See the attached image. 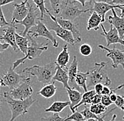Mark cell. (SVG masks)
I'll list each match as a JSON object with an SVG mask.
<instances>
[{"label":"cell","mask_w":124,"mask_h":121,"mask_svg":"<svg viewBox=\"0 0 124 121\" xmlns=\"http://www.w3.org/2000/svg\"><path fill=\"white\" fill-rule=\"evenodd\" d=\"M56 71V64L55 62H50L44 66L33 65L23 69V73L35 76L38 81L44 84H49L52 81V78Z\"/></svg>","instance_id":"cell-1"},{"label":"cell","mask_w":124,"mask_h":121,"mask_svg":"<svg viewBox=\"0 0 124 121\" xmlns=\"http://www.w3.org/2000/svg\"><path fill=\"white\" fill-rule=\"evenodd\" d=\"M1 95L2 96L3 100L8 104V107L11 112V117L8 121H14L18 116L25 115V114L28 113L30 107L36 101L32 98V97L23 101L16 100L9 95L8 92H4Z\"/></svg>","instance_id":"cell-2"},{"label":"cell","mask_w":124,"mask_h":121,"mask_svg":"<svg viewBox=\"0 0 124 121\" xmlns=\"http://www.w3.org/2000/svg\"><path fill=\"white\" fill-rule=\"evenodd\" d=\"M108 64V62H95L94 66L88 71L87 77V85L89 87H93L97 84H102L104 86H108L111 85V81L108 78V74L104 69L105 66Z\"/></svg>","instance_id":"cell-3"},{"label":"cell","mask_w":124,"mask_h":121,"mask_svg":"<svg viewBox=\"0 0 124 121\" xmlns=\"http://www.w3.org/2000/svg\"><path fill=\"white\" fill-rule=\"evenodd\" d=\"M27 36L28 37V40H29V45H28V48L27 53L25 55V57L17 59L13 63L12 69L14 70H15L19 65L24 64L25 60L26 59L32 60L39 57L42 53V52L46 51L48 49L49 44H38L34 38H31L29 35H27Z\"/></svg>","instance_id":"cell-4"},{"label":"cell","mask_w":124,"mask_h":121,"mask_svg":"<svg viewBox=\"0 0 124 121\" xmlns=\"http://www.w3.org/2000/svg\"><path fill=\"white\" fill-rule=\"evenodd\" d=\"M32 92L33 89L31 85V77H28L18 87L10 90L8 94L14 99L23 101L31 97Z\"/></svg>","instance_id":"cell-5"},{"label":"cell","mask_w":124,"mask_h":121,"mask_svg":"<svg viewBox=\"0 0 124 121\" xmlns=\"http://www.w3.org/2000/svg\"><path fill=\"white\" fill-rule=\"evenodd\" d=\"M28 13L25 17V18L21 22L14 23V24L17 23L24 26L25 29L22 32V34H21L23 37H26L28 35L31 28L36 26L37 21L38 19H39V17L38 16L39 14H40V13L38 12L39 10H38L37 7H34V6L30 4L29 2H28Z\"/></svg>","instance_id":"cell-6"},{"label":"cell","mask_w":124,"mask_h":121,"mask_svg":"<svg viewBox=\"0 0 124 121\" xmlns=\"http://www.w3.org/2000/svg\"><path fill=\"white\" fill-rule=\"evenodd\" d=\"M28 35H29L32 38L42 37L49 40L52 43L53 46L55 48H57L59 46V42L57 41V40L54 37V35L51 33V32L49 30V29L47 28L44 22L40 20L39 19H38L37 21L36 26L34 27V30L29 31Z\"/></svg>","instance_id":"cell-7"},{"label":"cell","mask_w":124,"mask_h":121,"mask_svg":"<svg viewBox=\"0 0 124 121\" xmlns=\"http://www.w3.org/2000/svg\"><path fill=\"white\" fill-rule=\"evenodd\" d=\"M25 79V76L16 73L12 68H9L3 76H1L0 83L1 86H7L10 90H13Z\"/></svg>","instance_id":"cell-8"},{"label":"cell","mask_w":124,"mask_h":121,"mask_svg":"<svg viewBox=\"0 0 124 121\" xmlns=\"http://www.w3.org/2000/svg\"><path fill=\"white\" fill-rule=\"evenodd\" d=\"M77 4H78V1H69L68 4L62 11L59 17L62 19L73 22L76 18L80 16L83 13L90 11V8L85 10L80 9L77 6Z\"/></svg>","instance_id":"cell-9"},{"label":"cell","mask_w":124,"mask_h":121,"mask_svg":"<svg viewBox=\"0 0 124 121\" xmlns=\"http://www.w3.org/2000/svg\"><path fill=\"white\" fill-rule=\"evenodd\" d=\"M46 14L48 15V16H49V18L53 21L56 22L60 27H62V28H63L64 30L69 31L73 34V37H74V38H75L77 43L81 41L82 39H81V36H80V32L78 28L77 25H76L72 21L66 20L62 19L59 17L54 16L50 13V11L48 9H46Z\"/></svg>","instance_id":"cell-10"},{"label":"cell","mask_w":124,"mask_h":121,"mask_svg":"<svg viewBox=\"0 0 124 121\" xmlns=\"http://www.w3.org/2000/svg\"><path fill=\"white\" fill-rule=\"evenodd\" d=\"M51 19V18H50ZM47 22V28L49 29V30H52L54 31L56 34V35L59 37L60 38H62L63 41H66L67 44H69L71 45H75V44L77 43L76 39L74 38L73 34L68 30H64L63 28H62V27H60L57 23L56 22L53 21L51 19V21H48Z\"/></svg>","instance_id":"cell-11"},{"label":"cell","mask_w":124,"mask_h":121,"mask_svg":"<svg viewBox=\"0 0 124 121\" xmlns=\"http://www.w3.org/2000/svg\"><path fill=\"white\" fill-rule=\"evenodd\" d=\"M98 47L103 51H106L107 57H109L112 60V67L116 69L119 65H121L124 70V53L123 51L117 49L115 47L110 49L107 47L99 44Z\"/></svg>","instance_id":"cell-12"},{"label":"cell","mask_w":124,"mask_h":121,"mask_svg":"<svg viewBox=\"0 0 124 121\" xmlns=\"http://www.w3.org/2000/svg\"><path fill=\"white\" fill-rule=\"evenodd\" d=\"M17 29V27H16L15 25L11 24L10 26H8L7 29H4L3 32L4 34L0 36V40L5 42V44H7L8 45H10L14 51L16 53H18L19 51V49L17 46L16 42V30Z\"/></svg>","instance_id":"cell-13"},{"label":"cell","mask_w":124,"mask_h":121,"mask_svg":"<svg viewBox=\"0 0 124 121\" xmlns=\"http://www.w3.org/2000/svg\"><path fill=\"white\" fill-rule=\"evenodd\" d=\"M100 27L103 30V33H101V35L103 36L106 39L107 46H109L111 44H121L124 45V41L119 37L116 29L112 25H110V30L108 32L106 31L102 24L101 25Z\"/></svg>","instance_id":"cell-14"},{"label":"cell","mask_w":124,"mask_h":121,"mask_svg":"<svg viewBox=\"0 0 124 121\" xmlns=\"http://www.w3.org/2000/svg\"><path fill=\"white\" fill-rule=\"evenodd\" d=\"M28 1H23L20 4H14V11L12 13L11 24L15 25V22H21L25 18L28 13Z\"/></svg>","instance_id":"cell-15"},{"label":"cell","mask_w":124,"mask_h":121,"mask_svg":"<svg viewBox=\"0 0 124 121\" xmlns=\"http://www.w3.org/2000/svg\"><path fill=\"white\" fill-rule=\"evenodd\" d=\"M93 7L90 8V11L95 12L100 15L102 20V23L105 22V20H106L105 15L108 11L118 8V6L111 5V4L106 3L104 1H93Z\"/></svg>","instance_id":"cell-16"},{"label":"cell","mask_w":124,"mask_h":121,"mask_svg":"<svg viewBox=\"0 0 124 121\" xmlns=\"http://www.w3.org/2000/svg\"><path fill=\"white\" fill-rule=\"evenodd\" d=\"M78 62L77 60V57L76 56L73 57V59L71 62V64H70L69 68L67 69V72H68V75H69V85L70 88L71 89H74L76 90L79 91L81 92L80 88H79L76 85V83L75 82V79L77 75L78 72Z\"/></svg>","instance_id":"cell-17"},{"label":"cell","mask_w":124,"mask_h":121,"mask_svg":"<svg viewBox=\"0 0 124 121\" xmlns=\"http://www.w3.org/2000/svg\"><path fill=\"white\" fill-rule=\"evenodd\" d=\"M111 12L113 15L108 16V23L116 28L119 37L121 38L124 35V18H122L120 16L117 15L115 9L111 10Z\"/></svg>","instance_id":"cell-18"},{"label":"cell","mask_w":124,"mask_h":121,"mask_svg":"<svg viewBox=\"0 0 124 121\" xmlns=\"http://www.w3.org/2000/svg\"><path fill=\"white\" fill-rule=\"evenodd\" d=\"M69 75L66 70L60 67L58 64H56V71L54 74V77L52 78V81H58L63 84V88L67 90L70 89L69 85Z\"/></svg>","instance_id":"cell-19"},{"label":"cell","mask_w":124,"mask_h":121,"mask_svg":"<svg viewBox=\"0 0 124 121\" xmlns=\"http://www.w3.org/2000/svg\"><path fill=\"white\" fill-rule=\"evenodd\" d=\"M70 60V55L69 52V48L68 44H65L63 47L62 52L59 54L57 56V58L55 61L56 64H58L60 67L67 71L66 66L69 63Z\"/></svg>","instance_id":"cell-20"},{"label":"cell","mask_w":124,"mask_h":121,"mask_svg":"<svg viewBox=\"0 0 124 121\" xmlns=\"http://www.w3.org/2000/svg\"><path fill=\"white\" fill-rule=\"evenodd\" d=\"M101 23L102 20L100 16L95 12H91V15L87 23V30L88 31L91 30H94L95 31L98 30L101 25Z\"/></svg>","instance_id":"cell-21"},{"label":"cell","mask_w":124,"mask_h":121,"mask_svg":"<svg viewBox=\"0 0 124 121\" xmlns=\"http://www.w3.org/2000/svg\"><path fill=\"white\" fill-rule=\"evenodd\" d=\"M67 94L69 95V102H70V109L72 111L73 109L74 108V107L77 106L78 104L80 103V102L81 101L83 94L82 92H79V91L74 90V89H67L66 90Z\"/></svg>","instance_id":"cell-22"},{"label":"cell","mask_w":124,"mask_h":121,"mask_svg":"<svg viewBox=\"0 0 124 121\" xmlns=\"http://www.w3.org/2000/svg\"><path fill=\"white\" fill-rule=\"evenodd\" d=\"M70 102L69 101V102L68 101H66V102L56 101L51 106L45 108V111L52 113V114H59V113L62 112L65 108H66L67 106H70Z\"/></svg>","instance_id":"cell-23"},{"label":"cell","mask_w":124,"mask_h":121,"mask_svg":"<svg viewBox=\"0 0 124 121\" xmlns=\"http://www.w3.org/2000/svg\"><path fill=\"white\" fill-rule=\"evenodd\" d=\"M56 89L57 88L54 85V82H52L44 86L40 90L37 92V95H39L46 99H49L55 95Z\"/></svg>","instance_id":"cell-24"},{"label":"cell","mask_w":124,"mask_h":121,"mask_svg":"<svg viewBox=\"0 0 124 121\" xmlns=\"http://www.w3.org/2000/svg\"><path fill=\"white\" fill-rule=\"evenodd\" d=\"M15 37L16 42V44L19 51H21V52H22L23 54L26 55L28 45H29V40H28V36L23 37L21 34L16 32Z\"/></svg>","instance_id":"cell-25"},{"label":"cell","mask_w":124,"mask_h":121,"mask_svg":"<svg viewBox=\"0 0 124 121\" xmlns=\"http://www.w3.org/2000/svg\"><path fill=\"white\" fill-rule=\"evenodd\" d=\"M68 2L69 1H64V0H50L49 1L51 8L53 11L54 15H58L56 17L59 16L62 11L68 4Z\"/></svg>","instance_id":"cell-26"},{"label":"cell","mask_w":124,"mask_h":121,"mask_svg":"<svg viewBox=\"0 0 124 121\" xmlns=\"http://www.w3.org/2000/svg\"><path fill=\"white\" fill-rule=\"evenodd\" d=\"M95 92L94 90H89L86 92H84L83 94V96H82V99H81V101L80 102V103L78 104L77 106H76L74 107V108L73 109L72 112L74 113L78 108L82 105H85L87 106V104H91L92 103V100H93V97L95 95Z\"/></svg>","instance_id":"cell-27"},{"label":"cell","mask_w":124,"mask_h":121,"mask_svg":"<svg viewBox=\"0 0 124 121\" xmlns=\"http://www.w3.org/2000/svg\"><path fill=\"white\" fill-rule=\"evenodd\" d=\"M87 77H88V71L86 73L78 71L75 79V82L78 86L80 88H83V90L84 92H87Z\"/></svg>","instance_id":"cell-28"},{"label":"cell","mask_w":124,"mask_h":121,"mask_svg":"<svg viewBox=\"0 0 124 121\" xmlns=\"http://www.w3.org/2000/svg\"><path fill=\"white\" fill-rule=\"evenodd\" d=\"M33 3L36 5V7L39 10V13H40V17H39V20H43V19L45 18V14L46 13V8L45 6V1L44 0H41V1H38V0H33Z\"/></svg>","instance_id":"cell-29"},{"label":"cell","mask_w":124,"mask_h":121,"mask_svg":"<svg viewBox=\"0 0 124 121\" xmlns=\"http://www.w3.org/2000/svg\"><path fill=\"white\" fill-rule=\"evenodd\" d=\"M107 107L102 105L101 103L98 104H91L90 106V111L97 116L105 113L107 111Z\"/></svg>","instance_id":"cell-30"},{"label":"cell","mask_w":124,"mask_h":121,"mask_svg":"<svg viewBox=\"0 0 124 121\" xmlns=\"http://www.w3.org/2000/svg\"><path fill=\"white\" fill-rule=\"evenodd\" d=\"M85 118L81 114L80 111H76L74 113L71 114L70 115H68L65 117L64 121H85Z\"/></svg>","instance_id":"cell-31"},{"label":"cell","mask_w":124,"mask_h":121,"mask_svg":"<svg viewBox=\"0 0 124 121\" xmlns=\"http://www.w3.org/2000/svg\"><path fill=\"white\" fill-rule=\"evenodd\" d=\"M93 51L92 47L87 44H83L80 46L79 48V52L80 53L85 57H87L91 55Z\"/></svg>","instance_id":"cell-32"},{"label":"cell","mask_w":124,"mask_h":121,"mask_svg":"<svg viewBox=\"0 0 124 121\" xmlns=\"http://www.w3.org/2000/svg\"><path fill=\"white\" fill-rule=\"evenodd\" d=\"M64 120L65 118L61 117L59 114H52L49 116L41 118L39 121H64Z\"/></svg>","instance_id":"cell-33"},{"label":"cell","mask_w":124,"mask_h":121,"mask_svg":"<svg viewBox=\"0 0 124 121\" xmlns=\"http://www.w3.org/2000/svg\"><path fill=\"white\" fill-rule=\"evenodd\" d=\"M11 25V23H8L4 15V13H3V11H2V8L1 7L0 8V28L1 27H3L4 26H10Z\"/></svg>","instance_id":"cell-34"},{"label":"cell","mask_w":124,"mask_h":121,"mask_svg":"<svg viewBox=\"0 0 124 121\" xmlns=\"http://www.w3.org/2000/svg\"><path fill=\"white\" fill-rule=\"evenodd\" d=\"M114 104L116 107L120 108L122 110L124 106V97L119 95H117V99H116V102H114Z\"/></svg>","instance_id":"cell-35"},{"label":"cell","mask_w":124,"mask_h":121,"mask_svg":"<svg viewBox=\"0 0 124 121\" xmlns=\"http://www.w3.org/2000/svg\"><path fill=\"white\" fill-rule=\"evenodd\" d=\"M101 104L102 105L105 106V107H108L109 106H111L113 102L111 101L109 96H105V95H102V97H101Z\"/></svg>","instance_id":"cell-36"},{"label":"cell","mask_w":124,"mask_h":121,"mask_svg":"<svg viewBox=\"0 0 124 121\" xmlns=\"http://www.w3.org/2000/svg\"><path fill=\"white\" fill-rule=\"evenodd\" d=\"M101 97H102L101 95L95 94V95L93 97L91 104H100L101 101Z\"/></svg>","instance_id":"cell-37"},{"label":"cell","mask_w":124,"mask_h":121,"mask_svg":"<svg viewBox=\"0 0 124 121\" xmlns=\"http://www.w3.org/2000/svg\"><path fill=\"white\" fill-rule=\"evenodd\" d=\"M103 88H104V85L102 84H97L96 85H94V90L96 94L97 95H101V92L103 90Z\"/></svg>","instance_id":"cell-38"},{"label":"cell","mask_w":124,"mask_h":121,"mask_svg":"<svg viewBox=\"0 0 124 121\" xmlns=\"http://www.w3.org/2000/svg\"><path fill=\"white\" fill-rule=\"evenodd\" d=\"M112 89L108 88V86H104L103 90L101 92V95H105V96H109L112 93Z\"/></svg>","instance_id":"cell-39"},{"label":"cell","mask_w":124,"mask_h":121,"mask_svg":"<svg viewBox=\"0 0 124 121\" xmlns=\"http://www.w3.org/2000/svg\"><path fill=\"white\" fill-rule=\"evenodd\" d=\"M9 45H8L7 44H5V43H1L0 41V53H3L4 51H6L8 48Z\"/></svg>","instance_id":"cell-40"},{"label":"cell","mask_w":124,"mask_h":121,"mask_svg":"<svg viewBox=\"0 0 124 121\" xmlns=\"http://www.w3.org/2000/svg\"><path fill=\"white\" fill-rule=\"evenodd\" d=\"M14 1H5V0H0V8L3 6H5L7 4H9L11 3H14Z\"/></svg>","instance_id":"cell-41"},{"label":"cell","mask_w":124,"mask_h":121,"mask_svg":"<svg viewBox=\"0 0 124 121\" xmlns=\"http://www.w3.org/2000/svg\"><path fill=\"white\" fill-rule=\"evenodd\" d=\"M109 97H110L111 101L113 103H114L116 101V99H117V95L115 94L114 92H112V93L109 95Z\"/></svg>","instance_id":"cell-42"},{"label":"cell","mask_w":124,"mask_h":121,"mask_svg":"<svg viewBox=\"0 0 124 121\" xmlns=\"http://www.w3.org/2000/svg\"><path fill=\"white\" fill-rule=\"evenodd\" d=\"M120 10H121V13H120V17L124 18V5H121V6H118V8Z\"/></svg>","instance_id":"cell-43"},{"label":"cell","mask_w":124,"mask_h":121,"mask_svg":"<svg viewBox=\"0 0 124 121\" xmlns=\"http://www.w3.org/2000/svg\"><path fill=\"white\" fill-rule=\"evenodd\" d=\"M124 88V83H122V84H121V85H118V87H116V88H114V90L112 89V92L115 93V92H116L117 90H121V89H122V88Z\"/></svg>","instance_id":"cell-44"},{"label":"cell","mask_w":124,"mask_h":121,"mask_svg":"<svg viewBox=\"0 0 124 121\" xmlns=\"http://www.w3.org/2000/svg\"><path fill=\"white\" fill-rule=\"evenodd\" d=\"M116 118H117V115H116V114H114V115H113V116H112V118H111V119L109 121H116ZM102 121H104L103 120Z\"/></svg>","instance_id":"cell-45"},{"label":"cell","mask_w":124,"mask_h":121,"mask_svg":"<svg viewBox=\"0 0 124 121\" xmlns=\"http://www.w3.org/2000/svg\"><path fill=\"white\" fill-rule=\"evenodd\" d=\"M85 121H99L96 119H87V120H85Z\"/></svg>","instance_id":"cell-46"},{"label":"cell","mask_w":124,"mask_h":121,"mask_svg":"<svg viewBox=\"0 0 124 121\" xmlns=\"http://www.w3.org/2000/svg\"><path fill=\"white\" fill-rule=\"evenodd\" d=\"M1 83H0V88H1ZM1 93H0V97H1ZM0 106H1V99H0Z\"/></svg>","instance_id":"cell-47"},{"label":"cell","mask_w":124,"mask_h":121,"mask_svg":"<svg viewBox=\"0 0 124 121\" xmlns=\"http://www.w3.org/2000/svg\"><path fill=\"white\" fill-rule=\"evenodd\" d=\"M121 39H123V40H124V37H123L121 38Z\"/></svg>","instance_id":"cell-48"},{"label":"cell","mask_w":124,"mask_h":121,"mask_svg":"<svg viewBox=\"0 0 124 121\" xmlns=\"http://www.w3.org/2000/svg\"><path fill=\"white\" fill-rule=\"evenodd\" d=\"M122 110H123V111H124V108H123V109H122Z\"/></svg>","instance_id":"cell-49"},{"label":"cell","mask_w":124,"mask_h":121,"mask_svg":"<svg viewBox=\"0 0 124 121\" xmlns=\"http://www.w3.org/2000/svg\"><path fill=\"white\" fill-rule=\"evenodd\" d=\"M123 119H124V118H123Z\"/></svg>","instance_id":"cell-50"},{"label":"cell","mask_w":124,"mask_h":121,"mask_svg":"<svg viewBox=\"0 0 124 121\" xmlns=\"http://www.w3.org/2000/svg\"><path fill=\"white\" fill-rule=\"evenodd\" d=\"M123 51H124V50H123Z\"/></svg>","instance_id":"cell-51"}]
</instances>
